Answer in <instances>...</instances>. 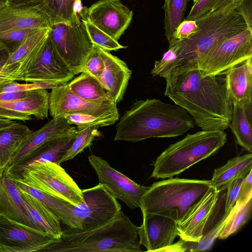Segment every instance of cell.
<instances>
[{"label": "cell", "mask_w": 252, "mask_h": 252, "mask_svg": "<svg viewBox=\"0 0 252 252\" xmlns=\"http://www.w3.org/2000/svg\"><path fill=\"white\" fill-rule=\"evenodd\" d=\"M225 72L206 75L196 66L178 65L164 78V95L184 108L202 130H224L233 110Z\"/></svg>", "instance_id": "6da1fadb"}, {"label": "cell", "mask_w": 252, "mask_h": 252, "mask_svg": "<svg viewBox=\"0 0 252 252\" xmlns=\"http://www.w3.org/2000/svg\"><path fill=\"white\" fill-rule=\"evenodd\" d=\"M194 124L190 115L176 104L156 98L136 100L117 123L114 140L136 142L177 137L193 128Z\"/></svg>", "instance_id": "7a4b0ae2"}, {"label": "cell", "mask_w": 252, "mask_h": 252, "mask_svg": "<svg viewBox=\"0 0 252 252\" xmlns=\"http://www.w3.org/2000/svg\"><path fill=\"white\" fill-rule=\"evenodd\" d=\"M138 226L121 210L97 227L82 230L68 228L43 252H140Z\"/></svg>", "instance_id": "3957f363"}, {"label": "cell", "mask_w": 252, "mask_h": 252, "mask_svg": "<svg viewBox=\"0 0 252 252\" xmlns=\"http://www.w3.org/2000/svg\"><path fill=\"white\" fill-rule=\"evenodd\" d=\"M195 21L199 29L196 33L183 40L169 42V47L176 52L178 65L196 64L223 40L248 29L244 19L235 10L208 14Z\"/></svg>", "instance_id": "277c9868"}, {"label": "cell", "mask_w": 252, "mask_h": 252, "mask_svg": "<svg viewBox=\"0 0 252 252\" xmlns=\"http://www.w3.org/2000/svg\"><path fill=\"white\" fill-rule=\"evenodd\" d=\"M211 187L210 180L170 178L154 183L143 195L142 213L161 215L177 224Z\"/></svg>", "instance_id": "5b68a950"}, {"label": "cell", "mask_w": 252, "mask_h": 252, "mask_svg": "<svg viewBox=\"0 0 252 252\" xmlns=\"http://www.w3.org/2000/svg\"><path fill=\"white\" fill-rule=\"evenodd\" d=\"M224 130H201L188 134L170 145L156 159L151 177L172 178L213 155L225 144Z\"/></svg>", "instance_id": "8992f818"}, {"label": "cell", "mask_w": 252, "mask_h": 252, "mask_svg": "<svg viewBox=\"0 0 252 252\" xmlns=\"http://www.w3.org/2000/svg\"><path fill=\"white\" fill-rule=\"evenodd\" d=\"M7 175L10 179L72 205L79 206L84 203L82 189L65 170L56 163L33 164L19 173Z\"/></svg>", "instance_id": "52a82bcc"}, {"label": "cell", "mask_w": 252, "mask_h": 252, "mask_svg": "<svg viewBox=\"0 0 252 252\" xmlns=\"http://www.w3.org/2000/svg\"><path fill=\"white\" fill-rule=\"evenodd\" d=\"M49 37L70 71L75 76L81 73L93 45L83 22L76 25H52Z\"/></svg>", "instance_id": "ba28073f"}, {"label": "cell", "mask_w": 252, "mask_h": 252, "mask_svg": "<svg viewBox=\"0 0 252 252\" xmlns=\"http://www.w3.org/2000/svg\"><path fill=\"white\" fill-rule=\"evenodd\" d=\"M251 58L252 31L247 29L223 40L193 66L201 69L204 75H214L225 72L230 67Z\"/></svg>", "instance_id": "9c48e42d"}, {"label": "cell", "mask_w": 252, "mask_h": 252, "mask_svg": "<svg viewBox=\"0 0 252 252\" xmlns=\"http://www.w3.org/2000/svg\"><path fill=\"white\" fill-rule=\"evenodd\" d=\"M82 192L84 203L79 206H71L80 230L101 226L121 210V205L117 199L99 183L82 189Z\"/></svg>", "instance_id": "30bf717a"}, {"label": "cell", "mask_w": 252, "mask_h": 252, "mask_svg": "<svg viewBox=\"0 0 252 252\" xmlns=\"http://www.w3.org/2000/svg\"><path fill=\"white\" fill-rule=\"evenodd\" d=\"M58 240L41 230L0 216L2 252H44Z\"/></svg>", "instance_id": "8fae6325"}, {"label": "cell", "mask_w": 252, "mask_h": 252, "mask_svg": "<svg viewBox=\"0 0 252 252\" xmlns=\"http://www.w3.org/2000/svg\"><path fill=\"white\" fill-rule=\"evenodd\" d=\"M88 160L97 176L99 183L113 196L131 209L140 207L141 198L149 187L137 184L100 157L91 155Z\"/></svg>", "instance_id": "7c38bea8"}, {"label": "cell", "mask_w": 252, "mask_h": 252, "mask_svg": "<svg viewBox=\"0 0 252 252\" xmlns=\"http://www.w3.org/2000/svg\"><path fill=\"white\" fill-rule=\"evenodd\" d=\"M87 19L118 41L129 27L133 12L120 0H100L88 8Z\"/></svg>", "instance_id": "4fadbf2b"}, {"label": "cell", "mask_w": 252, "mask_h": 252, "mask_svg": "<svg viewBox=\"0 0 252 252\" xmlns=\"http://www.w3.org/2000/svg\"><path fill=\"white\" fill-rule=\"evenodd\" d=\"M74 76L57 52L48 36L37 58L26 72L24 81L67 83Z\"/></svg>", "instance_id": "5bb4252c"}, {"label": "cell", "mask_w": 252, "mask_h": 252, "mask_svg": "<svg viewBox=\"0 0 252 252\" xmlns=\"http://www.w3.org/2000/svg\"><path fill=\"white\" fill-rule=\"evenodd\" d=\"M220 192L211 187L177 224L178 236L187 243L200 242L205 226L217 203Z\"/></svg>", "instance_id": "9a60e30c"}, {"label": "cell", "mask_w": 252, "mask_h": 252, "mask_svg": "<svg viewBox=\"0 0 252 252\" xmlns=\"http://www.w3.org/2000/svg\"><path fill=\"white\" fill-rule=\"evenodd\" d=\"M142 213L143 221L138 232L141 246L148 252H160L173 244L178 236L176 221L161 215Z\"/></svg>", "instance_id": "2e32d148"}, {"label": "cell", "mask_w": 252, "mask_h": 252, "mask_svg": "<svg viewBox=\"0 0 252 252\" xmlns=\"http://www.w3.org/2000/svg\"><path fill=\"white\" fill-rule=\"evenodd\" d=\"M50 93L47 89L33 91L21 98L8 101L0 100V118L29 121L34 116L38 120L47 118Z\"/></svg>", "instance_id": "e0dca14e"}, {"label": "cell", "mask_w": 252, "mask_h": 252, "mask_svg": "<svg viewBox=\"0 0 252 252\" xmlns=\"http://www.w3.org/2000/svg\"><path fill=\"white\" fill-rule=\"evenodd\" d=\"M118 109L114 103H100L86 101L72 93L67 84L52 89L49 112L52 118L72 113H99Z\"/></svg>", "instance_id": "ac0fdd59"}, {"label": "cell", "mask_w": 252, "mask_h": 252, "mask_svg": "<svg viewBox=\"0 0 252 252\" xmlns=\"http://www.w3.org/2000/svg\"><path fill=\"white\" fill-rule=\"evenodd\" d=\"M50 28L39 29L29 35L10 56L1 72L15 81H24V75L37 58L49 36Z\"/></svg>", "instance_id": "d6986e66"}, {"label": "cell", "mask_w": 252, "mask_h": 252, "mask_svg": "<svg viewBox=\"0 0 252 252\" xmlns=\"http://www.w3.org/2000/svg\"><path fill=\"white\" fill-rule=\"evenodd\" d=\"M70 126L63 117H57L53 118L37 130L32 131L20 144L5 171L30 157L49 141L64 133Z\"/></svg>", "instance_id": "ffe728a7"}, {"label": "cell", "mask_w": 252, "mask_h": 252, "mask_svg": "<svg viewBox=\"0 0 252 252\" xmlns=\"http://www.w3.org/2000/svg\"><path fill=\"white\" fill-rule=\"evenodd\" d=\"M104 68L98 79L108 93L113 102L117 104L123 98L130 78L132 71L125 61L100 48Z\"/></svg>", "instance_id": "44dd1931"}, {"label": "cell", "mask_w": 252, "mask_h": 252, "mask_svg": "<svg viewBox=\"0 0 252 252\" xmlns=\"http://www.w3.org/2000/svg\"><path fill=\"white\" fill-rule=\"evenodd\" d=\"M77 132L76 126H70L64 133L46 143L30 157L7 170L4 173L16 174L30 165L39 163L52 162L60 165L61 159L75 138Z\"/></svg>", "instance_id": "7402d4cb"}, {"label": "cell", "mask_w": 252, "mask_h": 252, "mask_svg": "<svg viewBox=\"0 0 252 252\" xmlns=\"http://www.w3.org/2000/svg\"><path fill=\"white\" fill-rule=\"evenodd\" d=\"M77 0H9L12 6L36 9L48 18L51 26L64 23L76 25L80 23L79 17L75 11Z\"/></svg>", "instance_id": "603a6c76"}, {"label": "cell", "mask_w": 252, "mask_h": 252, "mask_svg": "<svg viewBox=\"0 0 252 252\" xmlns=\"http://www.w3.org/2000/svg\"><path fill=\"white\" fill-rule=\"evenodd\" d=\"M50 27L47 16L36 9L12 6L8 4L0 9V32Z\"/></svg>", "instance_id": "cb8c5ba5"}, {"label": "cell", "mask_w": 252, "mask_h": 252, "mask_svg": "<svg viewBox=\"0 0 252 252\" xmlns=\"http://www.w3.org/2000/svg\"><path fill=\"white\" fill-rule=\"evenodd\" d=\"M0 216L38 229L28 215L18 188L5 173L0 178Z\"/></svg>", "instance_id": "d4e9b609"}, {"label": "cell", "mask_w": 252, "mask_h": 252, "mask_svg": "<svg viewBox=\"0 0 252 252\" xmlns=\"http://www.w3.org/2000/svg\"><path fill=\"white\" fill-rule=\"evenodd\" d=\"M227 88L233 103H252V58L226 71Z\"/></svg>", "instance_id": "484cf974"}, {"label": "cell", "mask_w": 252, "mask_h": 252, "mask_svg": "<svg viewBox=\"0 0 252 252\" xmlns=\"http://www.w3.org/2000/svg\"><path fill=\"white\" fill-rule=\"evenodd\" d=\"M18 189L29 216L38 229L60 239L63 233L60 218L41 201Z\"/></svg>", "instance_id": "4316f807"}, {"label": "cell", "mask_w": 252, "mask_h": 252, "mask_svg": "<svg viewBox=\"0 0 252 252\" xmlns=\"http://www.w3.org/2000/svg\"><path fill=\"white\" fill-rule=\"evenodd\" d=\"M252 170V153L233 158L223 166L214 170L211 186L218 192L223 190L234 179L246 176Z\"/></svg>", "instance_id": "83f0119b"}, {"label": "cell", "mask_w": 252, "mask_h": 252, "mask_svg": "<svg viewBox=\"0 0 252 252\" xmlns=\"http://www.w3.org/2000/svg\"><path fill=\"white\" fill-rule=\"evenodd\" d=\"M252 103H233L231 119L228 127L237 143L246 151L252 152Z\"/></svg>", "instance_id": "f1b7e54d"}, {"label": "cell", "mask_w": 252, "mask_h": 252, "mask_svg": "<svg viewBox=\"0 0 252 252\" xmlns=\"http://www.w3.org/2000/svg\"><path fill=\"white\" fill-rule=\"evenodd\" d=\"M67 85L72 93L86 101L100 103H114L98 80L86 72L80 73Z\"/></svg>", "instance_id": "f546056e"}, {"label": "cell", "mask_w": 252, "mask_h": 252, "mask_svg": "<svg viewBox=\"0 0 252 252\" xmlns=\"http://www.w3.org/2000/svg\"><path fill=\"white\" fill-rule=\"evenodd\" d=\"M32 132L27 126L19 123L0 130V178L20 144Z\"/></svg>", "instance_id": "4dcf8cb0"}, {"label": "cell", "mask_w": 252, "mask_h": 252, "mask_svg": "<svg viewBox=\"0 0 252 252\" xmlns=\"http://www.w3.org/2000/svg\"><path fill=\"white\" fill-rule=\"evenodd\" d=\"M10 180L15 184L18 189L28 193L43 203L68 227L80 229V226L73 215L71 204L49 196L35 188L16 181Z\"/></svg>", "instance_id": "1f68e13d"}, {"label": "cell", "mask_w": 252, "mask_h": 252, "mask_svg": "<svg viewBox=\"0 0 252 252\" xmlns=\"http://www.w3.org/2000/svg\"><path fill=\"white\" fill-rule=\"evenodd\" d=\"M118 110L99 113H72L63 117L71 125H75L78 130L96 126L101 127L114 125L119 120Z\"/></svg>", "instance_id": "d6a6232c"}, {"label": "cell", "mask_w": 252, "mask_h": 252, "mask_svg": "<svg viewBox=\"0 0 252 252\" xmlns=\"http://www.w3.org/2000/svg\"><path fill=\"white\" fill-rule=\"evenodd\" d=\"M252 209V198L242 206L235 203L227 213L218 238L225 239L237 232L251 218Z\"/></svg>", "instance_id": "836d02e7"}, {"label": "cell", "mask_w": 252, "mask_h": 252, "mask_svg": "<svg viewBox=\"0 0 252 252\" xmlns=\"http://www.w3.org/2000/svg\"><path fill=\"white\" fill-rule=\"evenodd\" d=\"M243 0H197L193 3L187 20H195L210 13L235 10Z\"/></svg>", "instance_id": "e575fe53"}, {"label": "cell", "mask_w": 252, "mask_h": 252, "mask_svg": "<svg viewBox=\"0 0 252 252\" xmlns=\"http://www.w3.org/2000/svg\"><path fill=\"white\" fill-rule=\"evenodd\" d=\"M189 0H165L162 9L164 10L165 35L170 42L176 28L183 21Z\"/></svg>", "instance_id": "d590c367"}, {"label": "cell", "mask_w": 252, "mask_h": 252, "mask_svg": "<svg viewBox=\"0 0 252 252\" xmlns=\"http://www.w3.org/2000/svg\"><path fill=\"white\" fill-rule=\"evenodd\" d=\"M98 128L97 126H94L80 130H77L75 138L61 159L60 163L74 158L85 149L90 147L94 139L101 135Z\"/></svg>", "instance_id": "8d00e7d4"}, {"label": "cell", "mask_w": 252, "mask_h": 252, "mask_svg": "<svg viewBox=\"0 0 252 252\" xmlns=\"http://www.w3.org/2000/svg\"><path fill=\"white\" fill-rule=\"evenodd\" d=\"M86 27L90 39L93 43L107 51H117L127 47L121 45L106 33L99 29L88 19L81 20Z\"/></svg>", "instance_id": "74e56055"}, {"label": "cell", "mask_w": 252, "mask_h": 252, "mask_svg": "<svg viewBox=\"0 0 252 252\" xmlns=\"http://www.w3.org/2000/svg\"><path fill=\"white\" fill-rule=\"evenodd\" d=\"M38 30L25 29L0 32V46L5 49L11 55L20 47L29 35Z\"/></svg>", "instance_id": "f35d334b"}, {"label": "cell", "mask_w": 252, "mask_h": 252, "mask_svg": "<svg viewBox=\"0 0 252 252\" xmlns=\"http://www.w3.org/2000/svg\"><path fill=\"white\" fill-rule=\"evenodd\" d=\"M178 61L175 50L169 47L160 60L155 61L151 73L153 76H159L165 78L171 70L178 65Z\"/></svg>", "instance_id": "ab89813d"}, {"label": "cell", "mask_w": 252, "mask_h": 252, "mask_svg": "<svg viewBox=\"0 0 252 252\" xmlns=\"http://www.w3.org/2000/svg\"><path fill=\"white\" fill-rule=\"evenodd\" d=\"M104 68V63L100 48L93 44L85 60L82 72H86L98 79Z\"/></svg>", "instance_id": "60d3db41"}, {"label": "cell", "mask_w": 252, "mask_h": 252, "mask_svg": "<svg viewBox=\"0 0 252 252\" xmlns=\"http://www.w3.org/2000/svg\"><path fill=\"white\" fill-rule=\"evenodd\" d=\"M67 83L52 82H36L27 84L11 82L0 89V93L32 91L38 89H53Z\"/></svg>", "instance_id": "b9f144b4"}, {"label": "cell", "mask_w": 252, "mask_h": 252, "mask_svg": "<svg viewBox=\"0 0 252 252\" xmlns=\"http://www.w3.org/2000/svg\"><path fill=\"white\" fill-rule=\"evenodd\" d=\"M246 176H239L232 180L227 185L224 201L225 215L227 214L235 204L239 191Z\"/></svg>", "instance_id": "7bdbcfd3"}, {"label": "cell", "mask_w": 252, "mask_h": 252, "mask_svg": "<svg viewBox=\"0 0 252 252\" xmlns=\"http://www.w3.org/2000/svg\"><path fill=\"white\" fill-rule=\"evenodd\" d=\"M199 29L195 20L187 19L183 20L176 28L172 39L170 42L179 41L189 38L196 33Z\"/></svg>", "instance_id": "ee69618b"}, {"label": "cell", "mask_w": 252, "mask_h": 252, "mask_svg": "<svg viewBox=\"0 0 252 252\" xmlns=\"http://www.w3.org/2000/svg\"><path fill=\"white\" fill-rule=\"evenodd\" d=\"M252 170L246 176L239 191L236 203L241 206L245 205L252 198Z\"/></svg>", "instance_id": "f6af8a7d"}, {"label": "cell", "mask_w": 252, "mask_h": 252, "mask_svg": "<svg viewBox=\"0 0 252 252\" xmlns=\"http://www.w3.org/2000/svg\"><path fill=\"white\" fill-rule=\"evenodd\" d=\"M235 10L244 19L248 29L252 31V0H243Z\"/></svg>", "instance_id": "bcb514c9"}, {"label": "cell", "mask_w": 252, "mask_h": 252, "mask_svg": "<svg viewBox=\"0 0 252 252\" xmlns=\"http://www.w3.org/2000/svg\"><path fill=\"white\" fill-rule=\"evenodd\" d=\"M32 91L0 93V100L8 101L18 99L29 95Z\"/></svg>", "instance_id": "7dc6e473"}, {"label": "cell", "mask_w": 252, "mask_h": 252, "mask_svg": "<svg viewBox=\"0 0 252 252\" xmlns=\"http://www.w3.org/2000/svg\"><path fill=\"white\" fill-rule=\"evenodd\" d=\"M187 250L185 242L181 240L180 241L171 244L162 249L160 252H184Z\"/></svg>", "instance_id": "c3c4849f"}, {"label": "cell", "mask_w": 252, "mask_h": 252, "mask_svg": "<svg viewBox=\"0 0 252 252\" xmlns=\"http://www.w3.org/2000/svg\"><path fill=\"white\" fill-rule=\"evenodd\" d=\"M9 56V52L5 49L0 46V72H1L2 69Z\"/></svg>", "instance_id": "681fc988"}, {"label": "cell", "mask_w": 252, "mask_h": 252, "mask_svg": "<svg viewBox=\"0 0 252 252\" xmlns=\"http://www.w3.org/2000/svg\"><path fill=\"white\" fill-rule=\"evenodd\" d=\"M15 80L4 72H0V89Z\"/></svg>", "instance_id": "f907efd6"}, {"label": "cell", "mask_w": 252, "mask_h": 252, "mask_svg": "<svg viewBox=\"0 0 252 252\" xmlns=\"http://www.w3.org/2000/svg\"><path fill=\"white\" fill-rule=\"evenodd\" d=\"M17 122L9 119L0 118V130L12 126Z\"/></svg>", "instance_id": "816d5d0a"}, {"label": "cell", "mask_w": 252, "mask_h": 252, "mask_svg": "<svg viewBox=\"0 0 252 252\" xmlns=\"http://www.w3.org/2000/svg\"><path fill=\"white\" fill-rule=\"evenodd\" d=\"M9 0H0V9L7 4Z\"/></svg>", "instance_id": "f5cc1de1"}, {"label": "cell", "mask_w": 252, "mask_h": 252, "mask_svg": "<svg viewBox=\"0 0 252 252\" xmlns=\"http://www.w3.org/2000/svg\"><path fill=\"white\" fill-rule=\"evenodd\" d=\"M0 252H2V251H1V248H0Z\"/></svg>", "instance_id": "db71d44e"}]
</instances>
